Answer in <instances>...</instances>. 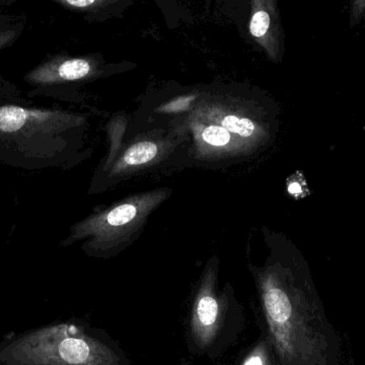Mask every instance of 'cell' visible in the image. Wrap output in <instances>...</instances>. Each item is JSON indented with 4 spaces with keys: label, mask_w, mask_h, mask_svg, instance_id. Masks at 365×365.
Segmentation results:
<instances>
[{
    "label": "cell",
    "mask_w": 365,
    "mask_h": 365,
    "mask_svg": "<svg viewBox=\"0 0 365 365\" xmlns=\"http://www.w3.org/2000/svg\"><path fill=\"white\" fill-rule=\"evenodd\" d=\"M130 62L111 63L101 53L72 56L68 53L48 55L38 66L24 75V81L31 87L27 98L43 96L68 101L75 90L102 77L130 70Z\"/></svg>",
    "instance_id": "4"
},
{
    "label": "cell",
    "mask_w": 365,
    "mask_h": 365,
    "mask_svg": "<svg viewBox=\"0 0 365 365\" xmlns=\"http://www.w3.org/2000/svg\"><path fill=\"white\" fill-rule=\"evenodd\" d=\"M25 28V19H21L12 26L0 29V51L13 46L21 38Z\"/></svg>",
    "instance_id": "12"
},
{
    "label": "cell",
    "mask_w": 365,
    "mask_h": 365,
    "mask_svg": "<svg viewBox=\"0 0 365 365\" xmlns=\"http://www.w3.org/2000/svg\"><path fill=\"white\" fill-rule=\"evenodd\" d=\"M242 38L261 51L272 63L283 61L285 32L279 0H248Z\"/></svg>",
    "instance_id": "6"
},
{
    "label": "cell",
    "mask_w": 365,
    "mask_h": 365,
    "mask_svg": "<svg viewBox=\"0 0 365 365\" xmlns=\"http://www.w3.org/2000/svg\"><path fill=\"white\" fill-rule=\"evenodd\" d=\"M19 19H19L17 16H13V15L0 14V29L12 26L13 24L19 21Z\"/></svg>",
    "instance_id": "16"
},
{
    "label": "cell",
    "mask_w": 365,
    "mask_h": 365,
    "mask_svg": "<svg viewBox=\"0 0 365 365\" xmlns=\"http://www.w3.org/2000/svg\"><path fill=\"white\" fill-rule=\"evenodd\" d=\"M262 94L257 88L236 83L203 87L195 94L197 105L191 119V132L199 149L205 153L210 149L212 153L245 155L251 153L250 149L267 148L278 133L279 107L276 104L251 115L250 105Z\"/></svg>",
    "instance_id": "3"
},
{
    "label": "cell",
    "mask_w": 365,
    "mask_h": 365,
    "mask_svg": "<svg viewBox=\"0 0 365 365\" xmlns=\"http://www.w3.org/2000/svg\"><path fill=\"white\" fill-rule=\"evenodd\" d=\"M158 151H160V148L152 141H141V143H135L124 153L122 162L118 165V169L149 164L158 155Z\"/></svg>",
    "instance_id": "10"
},
{
    "label": "cell",
    "mask_w": 365,
    "mask_h": 365,
    "mask_svg": "<svg viewBox=\"0 0 365 365\" xmlns=\"http://www.w3.org/2000/svg\"><path fill=\"white\" fill-rule=\"evenodd\" d=\"M206 6H215L223 16L235 25L242 36L246 24L248 0H205Z\"/></svg>",
    "instance_id": "9"
},
{
    "label": "cell",
    "mask_w": 365,
    "mask_h": 365,
    "mask_svg": "<svg viewBox=\"0 0 365 365\" xmlns=\"http://www.w3.org/2000/svg\"><path fill=\"white\" fill-rule=\"evenodd\" d=\"M162 200L158 193L138 195L126 200L109 210H101L75 223L68 237L60 246H72L75 242L86 240L83 250L89 255H102L110 240L121 237L123 232L140 227V221L150 214Z\"/></svg>",
    "instance_id": "5"
},
{
    "label": "cell",
    "mask_w": 365,
    "mask_h": 365,
    "mask_svg": "<svg viewBox=\"0 0 365 365\" xmlns=\"http://www.w3.org/2000/svg\"><path fill=\"white\" fill-rule=\"evenodd\" d=\"M83 115L34 103L0 104V163L28 171L68 169L78 160Z\"/></svg>",
    "instance_id": "2"
},
{
    "label": "cell",
    "mask_w": 365,
    "mask_h": 365,
    "mask_svg": "<svg viewBox=\"0 0 365 365\" xmlns=\"http://www.w3.org/2000/svg\"><path fill=\"white\" fill-rule=\"evenodd\" d=\"M242 365H269L265 349L262 347L255 349V353L249 356Z\"/></svg>",
    "instance_id": "15"
},
{
    "label": "cell",
    "mask_w": 365,
    "mask_h": 365,
    "mask_svg": "<svg viewBox=\"0 0 365 365\" xmlns=\"http://www.w3.org/2000/svg\"><path fill=\"white\" fill-rule=\"evenodd\" d=\"M349 27H359L365 23V0H349Z\"/></svg>",
    "instance_id": "14"
},
{
    "label": "cell",
    "mask_w": 365,
    "mask_h": 365,
    "mask_svg": "<svg viewBox=\"0 0 365 365\" xmlns=\"http://www.w3.org/2000/svg\"><path fill=\"white\" fill-rule=\"evenodd\" d=\"M28 98H23L19 88L0 76V104L4 103H31Z\"/></svg>",
    "instance_id": "13"
},
{
    "label": "cell",
    "mask_w": 365,
    "mask_h": 365,
    "mask_svg": "<svg viewBox=\"0 0 365 365\" xmlns=\"http://www.w3.org/2000/svg\"><path fill=\"white\" fill-rule=\"evenodd\" d=\"M269 255L257 274L270 340L282 365H339L341 342L306 257L282 233L264 229Z\"/></svg>",
    "instance_id": "1"
},
{
    "label": "cell",
    "mask_w": 365,
    "mask_h": 365,
    "mask_svg": "<svg viewBox=\"0 0 365 365\" xmlns=\"http://www.w3.org/2000/svg\"><path fill=\"white\" fill-rule=\"evenodd\" d=\"M215 277L212 272L204 278L193 307L191 331L202 346L216 336L220 323L221 309L214 291Z\"/></svg>",
    "instance_id": "7"
},
{
    "label": "cell",
    "mask_w": 365,
    "mask_h": 365,
    "mask_svg": "<svg viewBox=\"0 0 365 365\" xmlns=\"http://www.w3.org/2000/svg\"><path fill=\"white\" fill-rule=\"evenodd\" d=\"M164 17L169 29H177L182 23L192 21V15L178 0H152Z\"/></svg>",
    "instance_id": "11"
},
{
    "label": "cell",
    "mask_w": 365,
    "mask_h": 365,
    "mask_svg": "<svg viewBox=\"0 0 365 365\" xmlns=\"http://www.w3.org/2000/svg\"><path fill=\"white\" fill-rule=\"evenodd\" d=\"M19 0H0V6H10ZM61 8L81 15L88 23H105L122 19L136 0H48Z\"/></svg>",
    "instance_id": "8"
}]
</instances>
